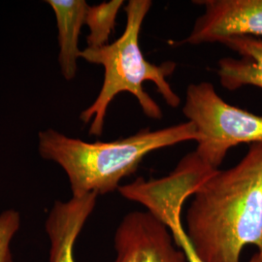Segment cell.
I'll use <instances>...</instances> for the list:
<instances>
[{
    "label": "cell",
    "mask_w": 262,
    "mask_h": 262,
    "mask_svg": "<svg viewBox=\"0 0 262 262\" xmlns=\"http://www.w3.org/2000/svg\"><path fill=\"white\" fill-rule=\"evenodd\" d=\"M187 209V241L204 262H240L247 246L262 252V142L235 166L215 170Z\"/></svg>",
    "instance_id": "1"
},
{
    "label": "cell",
    "mask_w": 262,
    "mask_h": 262,
    "mask_svg": "<svg viewBox=\"0 0 262 262\" xmlns=\"http://www.w3.org/2000/svg\"><path fill=\"white\" fill-rule=\"evenodd\" d=\"M97 196L96 193H89L72 196L66 202H55L45 222L50 240V262H77L76 241L94 212Z\"/></svg>",
    "instance_id": "7"
},
{
    "label": "cell",
    "mask_w": 262,
    "mask_h": 262,
    "mask_svg": "<svg viewBox=\"0 0 262 262\" xmlns=\"http://www.w3.org/2000/svg\"><path fill=\"white\" fill-rule=\"evenodd\" d=\"M124 4L122 0H112L88 7L84 25L90 28L86 38L88 47L98 49L109 44L120 10Z\"/></svg>",
    "instance_id": "10"
},
{
    "label": "cell",
    "mask_w": 262,
    "mask_h": 262,
    "mask_svg": "<svg viewBox=\"0 0 262 262\" xmlns=\"http://www.w3.org/2000/svg\"><path fill=\"white\" fill-rule=\"evenodd\" d=\"M112 262H188L168 226L149 211L123 216L114 236Z\"/></svg>",
    "instance_id": "5"
},
{
    "label": "cell",
    "mask_w": 262,
    "mask_h": 262,
    "mask_svg": "<svg viewBox=\"0 0 262 262\" xmlns=\"http://www.w3.org/2000/svg\"><path fill=\"white\" fill-rule=\"evenodd\" d=\"M199 139L195 125L188 121L158 130L146 127L119 140L94 143L49 128L38 134V151L64 170L72 196L99 195L118 190L122 180L134 174L150 152Z\"/></svg>",
    "instance_id": "2"
},
{
    "label": "cell",
    "mask_w": 262,
    "mask_h": 262,
    "mask_svg": "<svg viewBox=\"0 0 262 262\" xmlns=\"http://www.w3.org/2000/svg\"><path fill=\"white\" fill-rule=\"evenodd\" d=\"M205 12L197 18L189 35L181 43L202 45L227 38H262V0H199Z\"/></svg>",
    "instance_id": "6"
},
{
    "label": "cell",
    "mask_w": 262,
    "mask_h": 262,
    "mask_svg": "<svg viewBox=\"0 0 262 262\" xmlns=\"http://www.w3.org/2000/svg\"><path fill=\"white\" fill-rule=\"evenodd\" d=\"M20 226V215L13 209L0 214V262H13L11 244Z\"/></svg>",
    "instance_id": "12"
},
{
    "label": "cell",
    "mask_w": 262,
    "mask_h": 262,
    "mask_svg": "<svg viewBox=\"0 0 262 262\" xmlns=\"http://www.w3.org/2000/svg\"><path fill=\"white\" fill-rule=\"evenodd\" d=\"M56 16L58 30V63L66 81L75 78L81 58L79 37L84 25L89 4L84 0H47Z\"/></svg>",
    "instance_id": "9"
},
{
    "label": "cell",
    "mask_w": 262,
    "mask_h": 262,
    "mask_svg": "<svg viewBox=\"0 0 262 262\" xmlns=\"http://www.w3.org/2000/svg\"><path fill=\"white\" fill-rule=\"evenodd\" d=\"M182 208L183 205L180 203H167L157 207L152 211V214L168 226L177 246L186 253L188 262H204L197 256L187 241L184 225L181 220ZM248 262H262V252L256 251Z\"/></svg>",
    "instance_id": "11"
},
{
    "label": "cell",
    "mask_w": 262,
    "mask_h": 262,
    "mask_svg": "<svg viewBox=\"0 0 262 262\" xmlns=\"http://www.w3.org/2000/svg\"><path fill=\"white\" fill-rule=\"evenodd\" d=\"M183 114L200 135L195 152L213 168L231 148L262 142V116L225 102L209 82L187 86Z\"/></svg>",
    "instance_id": "4"
},
{
    "label": "cell",
    "mask_w": 262,
    "mask_h": 262,
    "mask_svg": "<svg viewBox=\"0 0 262 262\" xmlns=\"http://www.w3.org/2000/svg\"><path fill=\"white\" fill-rule=\"evenodd\" d=\"M220 44L231 49L239 57L226 56L217 61V77L227 91L245 85L262 89V38L238 36L227 38Z\"/></svg>",
    "instance_id": "8"
},
{
    "label": "cell",
    "mask_w": 262,
    "mask_h": 262,
    "mask_svg": "<svg viewBox=\"0 0 262 262\" xmlns=\"http://www.w3.org/2000/svg\"><path fill=\"white\" fill-rule=\"evenodd\" d=\"M152 2L150 0H130L124 11L125 28L121 37L98 49L85 48L81 58L85 61L103 66L104 80L100 92L93 103L81 113L84 123L91 122L90 134L100 136L103 133L107 110L118 94L129 93L138 101L143 113L150 119L159 121L163 113L143 84L151 82L166 104L178 108L181 98L169 84L167 78L174 73L177 64L165 61L161 64L151 63L143 55L139 45V36L143 23L149 14Z\"/></svg>",
    "instance_id": "3"
}]
</instances>
